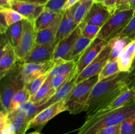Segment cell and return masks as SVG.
<instances>
[{
  "instance_id": "1",
  "label": "cell",
  "mask_w": 135,
  "mask_h": 134,
  "mask_svg": "<svg viewBox=\"0 0 135 134\" xmlns=\"http://www.w3.org/2000/svg\"><path fill=\"white\" fill-rule=\"evenodd\" d=\"M129 72H119L98 81L91 91L86 105V118L100 112L129 89Z\"/></svg>"
},
{
  "instance_id": "2",
  "label": "cell",
  "mask_w": 135,
  "mask_h": 134,
  "mask_svg": "<svg viewBox=\"0 0 135 134\" xmlns=\"http://www.w3.org/2000/svg\"><path fill=\"white\" fill-rule=\"evenodd\" d=\"M134 114L135 101L115 110L86 118L85 122L78 130L77 134H96L103 128L121 124Z\"/></svg>"
},
{
  "instance_id": "3",
  "label": "cell",
  "mask_w": 135,
  "mask_h": 134,
  "mask_svg": "<svg viewBox=\"0 0 135 134\" xmlns=\"http://www.w3.org/2000/svg\"><path fill=\"white\" fill-rule=\"evenodd\" d=\"M23 63L17 62L12 69L0 80V97L5 111L9 112L15 93L25 86L22 78Z\"/></svg>"
},
{
  "instance_id": "4",
  "label": "cell",
  "mask_w": 135,
  "mask_h": 134,
  "mask_svg": "<svg viewBox=\"0 0 135 134\" xmlns=\"http://www.w3.org/2000/svg\"><path fill=\"white\" fill-rule=\"evenodd\" d=\"M98 81V76H96L76 84L65 100L66 111L72 114L84 111L91 91Z\"/></svg>"
},
{
  "instance_id": "5",
  "label": "cell",
  "mask_w": 135,
  "mask_h": 134,
  "mask_svg": "<svg viewBox=\"0 0 135 134\" xmlns=\"http://www.w3.org/2000/svg\"><path fill=\"white\" fill-rule=\"evenodd\" d=\"M134 13L133 9L116 11L101 28L97 37L108 42L119 35L129 23Z\"/></svg>"
},
{
  "instance_id": "6",
  "label": "cell",
  "mask_w": 135,
  "mask_h": 134,
  "mask_svg": "<svg viewBox=\"0 0 135 134\" xmlns=\"http://www.w3.org/2000/svg\"><path fill=\"white\" fill-rule=\"evenodd\" d=\"M36 31L34 24L28 19L22 20V33L18 46L15 49L18 62L22 63L36 45Z\"/></svg>"
},
{
  "instance_id": "7",
  "label": "cell",
  "mask_w": 135,
  "mask_h": 134,
  "mask_svg": "<svg viewBox=\"0 0 135 134\" xmlns=\"http://www.w3.org/2000/svg\"><path fill=\"white\" fill-rule=\"evenodd\" d=\"M111 51L112 47L108 43L99 53V55L96 56V59L89 65L87 66L80 74L78 75L76 80V84H78L87 79L98 76L104 66L109 60Z\"/></svg>"
},
{
  "instance_id": "8",
  "label": "cell",
  "mask_w": 135,
  "mask_h": 134,
  "mask_svg": "<svg viewBox=\"0 0 135 134\" xmlns=\"http://www.w3.org/2000/svg\"><path fill=\"white\" fill-rule=\"evenodd\" d=\"M63 60L62 59H52L50 61L40 63H26L22 67V78L25 85H28L33 80L44 74L49 72L54 67Z\"/></svg>"
},
{
  "instance_id": "9",
  "label": "cell",
  "mask_w": 135,
  "mask_h": 134,
  "mask_svg": "<svg viewBox=\"0 0 135 134\" xmlns=\"http://www.w3.org/2000/svg\"><path fill=\"white\" fill-rule=\"evenodd\" d=\"M108 42L99 38H96L84 50L81 56L76 61V70L78 75L89 65L104 49Z\"/></svg>"
},
{
  "instance_id": "10",
  "label": "cell",
  "mask_w": 135,
  "mask_h": 134,
  "mask_svg": "<svg viewBox=\"0 0 135 134\" xmlns=\"http://www.w3.org/2000/svg\"><path fill=\"white\" fill-rule=\"evenodd\" d=\"M64 111H66L65 100L55 102L40 112L33 118L30 124V128L41 130L50 120Z\"/></svg>"
},
{
  "instance_id": "11",
  "label": "cell",
  "mask_w": 135,
  "mask_h": 134,
  "mask_svg": "<svg viewBox=\"0 0 135 134\" xmlns=\"http://www.w3.org/2000/svg\"><path fill=\"white\" fill-rule=\"evenodd\" d=\"M45 5H39L32 3L28 0H17L11 1V9L23 16L25 18L35 22L41 13L44 11Z\"/></svg>"
},
{
  "instance_id": "12",
  "label": "cell",
  "mask_w": 135,
  "mask_h": 134,
  "mask_svg": "<svg viewBox=\"0 0 135 134\" xmlns=\"http://www.w3.org/2000/svg\"><path fill=\"white\" fill-rule=\"evenodd\" d=\"M55 47L56 44L55 42L42 45H35L22 63L26 64L50 61L53 59Z\"/></svg>"
},
{
  "instance_id": "13",
  "label": "cell",
  "mask_w": 135,
  "mask_h": 134,
  "mask_svg": "<svg viewBox=\"0 0 135 134\" xmlns=\"http://www.w3.org/2000/svg\"><path fill=\"white\" fill-rule=\"evenodd\" d=\"M77 76L78 74L76 72V68H75V70L73 71L69 78L67 80V81L63 85H62L55 91V93L48 100H47L44 103L39 105L40 112L42 111V110L45 109L46 108L51 106V105L55 103V102H59V101H62V100H65L67 97H68L69 95V93H71V91L73 90V89L76 85V80Z\"/></svg>"
},
{
  "instance_id": "14",
  "label": "cell",
  "mask_w": 135,
  "mask_h": 134,
  "mask_svg": "<svg viewBox=\"0 0 135 134\" xmlns=\"http://www.w3.org/2000/svg\"><path fill=\"white\" fill-rule=\"evenodd\" d=\"M78 3L67 10L63 11L62 18L61 20L57 32L55 36V43L56 45L63 38L71 34L76 28L74 21V13L77 7Z\"/></svg>"
},
{
  "instance_id": "15",
  "label": "cell",
  "mask_w": 135,
  "mask_h": 134,
  "mask_svg": "<svg viewBox=\"0 0 135 134\" xmlns=\"http://www.w3.org/2000/svg\"><path fill=\"white\" fill-rule=\"evenodd\" d=\"M111 16L109 11L102 3L94 2L83 21L102 28Z\"/></svg>"
},
{
  "instance_id": "16",
  "label": "cell",
  "mask_w": 135,
  "mask_h": 134,
  "mask_svg": "<svg viewBox=\"0 0 135 134\" xmlns=\"http://www.w3.org/2000/svg\"><path fill=\"white\" fill-rule=\"evenodd\" d=\"M80 36L81 31L79 25L71 34L63 38L57 44L54 51L53 59H64Z\"/></svg>"
},
{
  "instance_id": "17",
  "label": "cell",
  "mask_w": 135,
  "mask_h": 134,
  "mask_svg": "<svg viewBox=\"0 0 135 134\" xmlns=\"http://www.w3.org/2000/svg\"><path fill=\"white\" fill-rule=\"evenodd\" d=\"M32 118L17 113L15 111L8 112V122L12 126L15 134H26L30 129Z\"/></svg>"
},
{
  "instance_id": "18",
  "label": "cell",
  "mask_w": 135,
  "mask_h": 134,
  "mask_svg": "<svg viewBox=\"0 0 135 134\" xmlns=\"http://www.w3.org/2000/svg\"><path fill=\"white\" fill-rule=\"evenodd\" d=\"M17 62L14 47L9 42L6 45L5 53L0 60V80L7 74Z\"/></svg>"
},
{
  "instance_id": "19",
  "label": "cell",
  "mask_w": 135,
  "mask_h": 134,
  "mask_svg": "<svg viewBox=\"0 0 135 134\" xmlns=\"http://www.w3.org/2000/svg\"><path fill=\"white\" fill-rule=\"evenodd\" d=\"M63 13L51 26L42 30L36 32V45H42L47 44V43L55 42V36L57 32L61 20L62 18Z\"/></svg>"
},
{
  "instance_id": "20",
  "label": "cell",
  "mask_w": 135,
  "mask_h": 134,
  "mask_svg": "<svg viewBox=\"0 0 135 134\" xmlns=\"http://www.w3.org/2000/svg\"><path fill=\"white\" fill-rule=\"evenodd\" d=\"M135 101V91L133 89H128L123 92L121 95H120L114 101L109 104L108 106L104 108L102 110L98 112L100 113L107 112L112 111V110H115V109L121 108L122 106H125L131 102ZM96 115V114H95ZM91 117V116H90Z\"/></svg>"
},
{
  "instance_id": "21",
  "label": "cell",
  "mask_w": 135,
  "mask_h": 134,
  "mask_svg": "<svg viewBox=\"0 0 135 134\" xmlns=\"http://www.w3.org/2000/svg\"><path fill=\"white\" fill-rule=\"evenodd\" d=\"M51 80V79L47 78L46 81L43 84V85L40 88L39 90L35 94L30 97V102L37 106H39L44 103L55 93L56 91L53 89L50 85Z\"/></svg>"
},
{
  "instance_id": "22",
  "label": "cell",
  "mask_w": 135,
  "mask_h": 134,
  "mask_svg": "<svg viewBox=\"0 0 135 134\" xmlns=\"http://www.w3.org/2000/svg\"><path fill=\"white\" fill-rule=\"evenodd\" d=\"M131 41L129 38L121 35H117L109 41L108 43L112 47L109 60H117L120 54L124 51L125 47Z\"/></svg>"
},
{
  "instance_id": "23",
  "label": "cell",
  "mask_w": 135,
  "mask_h": 134,
  "mask_svg": "<svg viewBox=\"0 0 135 134\" xmlns=\"http://www.w3.org/2000/svg\"><path fill=\"white\" fill-rule=\"evenodd\" d=\"M62 13L63 12L54 13L48 11H44L34 23L36 31L42 30L51 26L57 20L58 17L62 14Z\"/></svg>"
},
{
  "instance_id": "24",
  "label": "cell",
  "mask_w": 135,
  "mask_h": 134,
  "mask_svg": "<svg viewBox=\"0 0 135 134\" xmlns=\"http://www.w3.org/2000/svg\"><path fill=\"white\" fill-rule=\"evenodd\" d=\"M92 41L81 35L75 43L70 52L64 58V60L76 61Z\"/></svg>"
},
{
  "instance_id": "25",
  "label": "cell",
  "mask_w": 135,
  "mask_h": 134,
  "mask_svg": "<svg viewBox=\"0 0 135 134\" xmlns=\"http://www.w3.org/2000/svg\"><path fill=\"white\" fill-rule=\"evenodd\" d=\"M76 68L75 60H65L64 59L58 63L49 72L47 78L51 79L56 76L71 74Z\"/></svg>"
},
{
  "instance_id": "26",
  "label": "cell",
  "mask_w": 135,
  "mask_h": 134,
  "mask_svg": "<svg viewBox=\"0 0 135 134\" xmlns=\"http://www.w3.org/2000/svg\"><path fill=\"white\" fill-rule=\"evenodd\" d=\"M9 42L14 48L17 47L22 33V20L18 21L9 26L6 32Z\"/></svg>"
},
{
  "instance_id": "27",
  "label": "cell",
  "mask_w": 135,
  "mask_h": 134,
  "mask_svg": "<svg viewBox=\"0 0 135 134\" xmlns=\"http://www.w3.org/2000/svg\"><path fill=\"white\" fill-rule=\"evenodd\" d=\"M30 97H31V95H30V93H29L28 90L26 86L18 90V91L15 93L13 98H12L11 102L10 109H9V112L15 110L22 103L30 101Z\"/></svg>"
},
{
  "instance_id": "28",
  "label": "cell",
  "mask_w": 135,
  "mask_h": 134,
  "mask_svg": "<svg viewBox=\"0 0 135 134\" xmlns=\"http://www.w3.org/2000/svg\"><path fill=\"white\" fill-rule=\"evenodd\" d=\"M134 57L127 51H124L117 58V64L121 72H129Z\"/></svg>"
},
{
  "instance_id": "29",
  "label": "cell",
  "mask_w": 135,
  "mask_h": 134,
  "mask_svg": "<svg viewBox=\"0 0 135 134\" xmlns=\"http://www.w3.org/2000/svg\"><path fill=\"white\" fill-rule=\"evenodd\" d=\"M93 3H83L79 1L74 13V21H75V25L76 27H77L84 20L88 10Z\"/></svg>"
},
{
  "instance_id": "30",
  "label": "cell",
  "mask_w": 135,
  "mask_h": 134,
  "mask_svg": "<svg viewBox=\"0 0 135 134\" xmlns=\"http://www.w3.org/2000/svg\"><path fill=\"white\" fill-rule=\"evenodd\" d=\"M13 111L26 116L30 117L32 119L40 112L39 106L34 105L30 101L22 103L18 106V109Z\"/></svg>"
},
{
  "instance_id": "31",
  "label": "cell",
  "mask_w": 135,
  "mask_h": 134,
  "mask_svg": "<svg viewBox=\"0 0 135 134\" xmlns=\"http://www.w3.org/2000/svg\"><path fill=\"white\" fill-rule=\"evenodd\" d=\"M120 72L117 60H108L98 75V81Z\"/></svg>"
},
{
  "instance_id": "32",
  "label": "cell",
  "mask_w": 135,
  "mask_h": 134,
  "mask_svg": "<svg viewBox=\"0 0 135 134\" xmlns=\"http://www.w3.org/2000/svg\"><path fill=\"white\" fill-rule=\"evenodd\" d=\"M80 28V31H81V35L83 37L88 38V39L94 40L96 38H97V35L100 32L101 27L96 25L90 24H87L84 22V21L81 22L79 24Z\"/></svg>"
},
{
  "instance_id": "33",
  "label": "cell",
  "mask_w": 135,
  "mask_h": 134,
  "mask_svg": "<svg viewBox=\"0 0 135 134\" xmlns=\"http://www.w3.org/2000/svg\"><path fill=\"white\" fill-rule=\"evenodd\" d=\"M48 74L49 72L44 74L40 76L38 78L33 80V81H32L31 83H30L28 85H25V86L26 87V88L28 89V90L30 95L32 96L33 95L35 94V93L39 90L40 88L43 85V84H44L46 79H47V76H48Z\"/></svg>"
},
{
  "instance_id": "34",
  "label": "cell",
  "mask_w": 135,
  "mask_h": 134,
  "mask_svg": "<svg viewBox=\"0 0 135 134\" xmlns=\"http://www.w3.org/2000/svg\"><path fill=\"white\" fill-rule=\"evenodd\" d=\"M68 0H50L45 5L44 11L61 13L63 11V9Z\"/></svg>"
},
{
  "instance_id": "35",
  "label": "cell",
  "mask_w": 135,
  "mask_h": 134,
  "mask_svg": "<svg viewBox=\"0 0 135 134\" xmlns=\"http://www.w3.org/2000/svg\"><path fill=\"white\" fill-rule=\"evenodd\" d=\"M4 14H5V20L8 26H11L13 24L18 22V21L22 20L24 19H26L25 17L18 13H17L15 11L11 9H5L3 11Z\"/></svg>"
},
{
  "instance_id": "36",
  "label": "cell",
  "mask_w": 135,
  "mask_h": 134,
  "mask_svg": "<svg viewBox=\"0 0 135 134\" xmlns=\"http://www.w3.org/2000/svg\"><path fill=\"white\" fill-rule=\"evenodd\" d=\"M121 134H135V114L121 123Z\"/></svg>"
},
{
  "instance_id": "37",
  "label": "cell",
  "mask_w": 135,
  "mask_h": 134,
  "mask_svg": "<svg viewBox=\"0 0 135 134\" xmlns=\"http://www.w3.org/2000/svg\"><path fill=\"white\" fill-rule=\"evenodd\" d=\"M119 35L127 37L132 41L135 40V13L129 23Z\"/></svg>"
},
{
  "instance_id": "38",
  "label": "cell",
  "mask_w": 135,
  "mask_h": 134,
  "mask_svg": "<svg viewBox=\"0 0 135 134\" xmlns=\"http://www.w3.org/2000/svg\"><path fill=\"white\" fill-rule=\"evenodd\" d=\"M73 70V71H74ZM73 71L71 74H64V75H59V76H56L54 78L51 79V81H50V85L53 89H55V91L57 90L62 85L65 84L71 76L72 73L73 72Z\"/></svg>"
},
{
  "instance_id": "39",
  "label": "cell",
  "mask_w": 135,
  "mask_h": 134,
  "mask_svg": "<svg viewBox=\"0 0 135 134\" xmlns=\"http://www.w3.org/2000/svg\"><path fill=\"white\" fill-rule=\"evenodd\" d=\"M96 134H121V124L103 128Z\"/></svg>"
},
{
  "instance_id": "40",
  "label": "cell",
  "mask_w": 135,
  "mask_h": 134,
  "mask_svg": "<svg viewBox=\"0 0 135 134\" xmlns=\"http://www.w3.org/2000/svg\"><path fill=\"white\" fill-rule=\"evenodd\" d=\"M117 2H118V0H106L104 3H102V4L108 9L111 15H112L116 12Z\"/></svg>"
},
{
  "instance_id": "41",
  "label": "cell",
  "mask_w": 135,
  "mask_h": 134,
  "mask_svg": "<svg viewBox=\"0 0 135 134\" xmlns=\"http://www.w3.org/2000/svg\"><path fill=\"white\" fill-rule=\"evenodd\" d=\"M8 121V112L5 110L0 111V133Z\"/></svg>"
},
{
  "instance_id": "42",
  "label": "cell",
  "mask_w": 135,
  "mask_h": 134,
  "mask_svg": "<svg viewBox=\"0 0 135 134\" xmlns=\"http://www.w3.org/2000/svg\"><path fill=\"white\" fill-rule=\"evenodd\" d=\"M3 11H0V30L3 33H5L9 26H7V24L6 22Z\"/></svg>"
},
{
  "instance_id": "43",
  "label": "cell",
  "mask_w": 135,
  "mask_h": 134,
  "mask_svg": "<svg viewBox=\"0 0 135 134\" xmlns=\"http://www.w3.org/2000/svg\"><path fill=\"white\" fill-rule=\"evenodd\" d=\"M129 0H118L116 11L129 10Z\"/></svg>"
},
{
  "instance_id": "44",
  "label": "cell",
  "mask_w": 135,
  "mask_h": 134,
  "mask_svg": "<svg viewBox=\"0 0 135 134\" xmlns=\"http://www.w3.org/2000/svg\"><path fill=\"white\" fill-rule=\"evenodd\" d=\"M125 51H127L128 53L133 55V56H135V40L131 41L129 44L127 45L125 49Z\"/></svg>"
},
{
  "instance_id": "45",
  "label": "cell",
  "mask_w": 135,
  "mask_h": 134,
  "mask_svg": "<svg viewBox=\"0 0 135 134\" xmlns=\"http://www.w3.org/2000/svg\"><path fill=\"white\" fill-rule=\"evenodd\" d=\"M11 0H0V11L11 9Z\"/></svg>"
},
{
  "instance_id": "46",
  "label": "cell",
  "mask_w": 135,
  "mask_h": 134,
  "mask_svg": "<svg viewBox=\"0 0 135 134\" xmlns=\"http://www.w3.org/2000/svg\"><path fill=\"white\" fill-rule=\"evenodd\" d=\"M9 43L7 35L6 33H0V47L3 45H6Z\"/></svg>"
},
{
  "instance_id": "47",
  "label": "cell",
  "mask_w": 135,
  "mask_h": 134,
  "mask_svg": "<svg viewBox=\"0 0 135 134\" xmlns=\"http://www.w3.org/2000/svg\"><path fill=\"white\" fill-rule=\"evenodd\" d=\"M80 0H68L67 2V3L65 4L64 7V9H63V11H65L67 9H69V8L72 7L73 6H74L75 5H76V3L80 1Z\"/></svg>"
},
{
  "instance_id": "48",
  "label": "cell",
  "mask_w": 135,
  "mask_h": 134,
  "mask_svg": "<svg viewBox=\"0 0 135 134\" xmlns=\"http://www.w3.org/2000/svg\"><path fill=\"white\" fill-rule=\"evenodd\" d=\"M127 85L129 89H133L135 91V76L128 80Z\"/></svg>"
},
{
  "instance_id": "49",
  "label": "cell",
  "mask_w": 135,
  "mask_h": 134,
  "mask_svg": "<svg viewBox=\"0 0 135 134\" xmlns=\"http://www.w3.org/2000/svg\"><path fill=\"white\" fill-rule=\"evenodd\" d=\"M129 73V78H128V80L130 78H131L134 77V76H135V56H134V60H133V64H132L131 68Z\"/></svg>"
},
{
  "instance_id": "50",
  "label": "cell",
  "mask_w": 135,
  "mask_h": 134,
  "mask_svg": "<svg viewBox=\"0 0 135 134\" xmlns=\"http://www.w3.org/2000/svg\"><path fill=\"white\" fill-rule=\"evenodd\" d=\"M28 1L36 5H45L50 0H28Z\"/></svg>"
},
{
  "instance_id": "51",
  "label": "cell",
  "mask_w": 135,
  "mask_h": 134,
  "mask_svg": "<svg viewBox=\"0 0 135 134\" xmlns=\"http://www.w3.org/2000/svg\"><path fill=\"white\" fill-rule=\"evenodd\" d=\"M129 7L130 9H133L135 13V0H129Z\"/></svg>"
},
{
  "instance_id": "52",
  "label": "cell",
  "mask_w": 135,
  "mask_h": 134,
  "mask_svg": "<svg viewBox=\"0 0 135 134\" xmlns=\"http://www.w3.org/2000/svg\"><path fill=\"white\" fill-rule=\"evenodd\" d=\"M6 45H2L1 47H0V60H1V58H2V56H3V55L4 53H5V47H6Z\"/></svg>"
},
{
  "instance_id": "53",
  "label": "cell",
  "mask_w": 135,
  "mask_h": 134,
  "mask_svg": "<svg viewBox=\"0 0 135 134\" xmlns=\"http://www.w3.org/2000/svg\"><path fill=\"white\" fill-rule=\"evenodd\" d=\"M2 110H5V109H4L3 106L2 102H1V97H0V111H2Z\"/></svg>"
},
{
  "instance_id": "54",
  "label": "cell",
  "mask_w": 135,
  "mask_h": 134,
  "mask_svg": "<svg viewBox=\"0 0 135 134\" xmlns=\"http://www.w3.org/2000/svg\"><path fill=\"white\" fill-rule=\"evenodd\" d=\"M95 0H80V2H83V3H87V2H94Z\"/></svg>"
},
{
  "instance_id": "55",
  "label": "cell",
  "mask_w": 135,
  "mask_h": 134,
  "mask_svg": "<svg viewBox=\"0 0 135 134\" xmlns=\"http://www.w3.org/2000/svg\"><path fill=\"white\" fill-rule=\"evenodd\" d=\"M105 1H106V0H95L94 2L100 3H104Z\"/></svg>"
},
{
  "instance_id": "56",
  "label": "cell",
  "mask_w": 135,
  "mask_h": 134,
  "mask_svg": "<svg viewBox=\"0 0 135 134\" xmlns=\"http://www.w3.org/2000/svg\"><path fill=\"white\" fill-rule=\"evenodd\" d=\"M28 134H41L40 133L38 132V131H34V132H32L30 133H28Z\"/></svg>"
},
{
  "instance_id": "57",
  "label": "cell",
  "mask_w": 135,
  "mask_h": 134,
  "mask_svg": "<svg viewBox=\"0 0 135 134\" xmlns=\"http://www.w3.org/2000/svg\"><path fill=\"white\" fill-rule=\"evenodd\" d=\"M11 1H17V0H11Z\"/></svg>"
},
{
  "instance_id": "58",
  "label": "cell",
  "mask_w": 135,
  "mask_h": 134,
  "mask_svg": "<svg viewBox=\"0 0 135 134\" xmlns=\"http://www.w3.org/2000/svg\"><path fill=\"white\" fill-rule=\"evenodd\" d=\"M0 33H3L2 32H1V30H0Z\"/></svg>"
}]
</instances>
